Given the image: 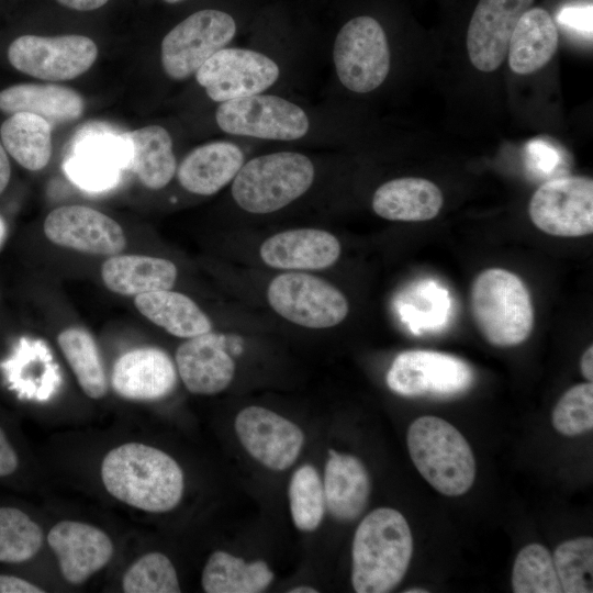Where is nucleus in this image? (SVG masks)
Returning <instances> with one entry per match:
<instances>
[{"label": "nucleus", "instance_id": "nucleus-1", "mask_svg": "<svg viewBox=\"0 0 593 593\" xmlns=\"http://www.w3.org/2000/svg\"><path fill=\"white\" fill-rule=\"evenodd\" d=\"M101 480L118 501L148 513H166L181 501L183 472L165 451L141 443L111 449L101 463Z\"/></svg>", "mask_w": 593, "mask_h": 593}, {"label": "nucleus", "instance_id": "nucleus-2", "mask_svg": "<svg viewBox=\"0 0 593 593\" xmlns=\"http://www.w3.org/2000/svg\"><path fill=\"white\" fill-rule=\"evenodd\" d=\"M413 553L405 517L391 507L370 512L358 525L351 548V584L357 593H387L404 578Z\"/></svg>", "mask_w": 593, "mask_h": 593}, {"label": "nucleus", "instance_id": "nucleus-3", "mask_svg": "<svg viewBox=\"0 0 593 593\" xmlns=\"http://www.w3.org/2000/svg\"><path fill=\"white\" fill-rule=\"evenodd\" d=\"M315 177V164L304 153L261 154L244 163L231 182V194L243 211L270 214L303 197L314 184Z\"/></svg>", "mask_w": 593, "mask_h": 593}, {"label": "nucleus", "instance_id": "nucleus-4", "mask_svg": "<svg viewBox=\"0 0 593 593\" xmlns=\"http://www.w3.org/2000/svg\"><path fill=\"white\" fill-rule=\"evenodd\" d=\"M407 448L421 475L439 493L458 496L475 478V460L462 434L437 416H422L409 427Z\"/></svg>", "mask_w": 593, "mask_h": 593}, {"label": "nucleus", "instance_id": "nucleus-5", "mask_svg": "<svg viewBox=\"0 0 593 593\" xmlns=\"http://www.w3.org/2000/svg\"><path fill=\"white\" fill-rule=\"evenodd\" d=\"M470 300L475 325L491 345L516 346L532 334L530 294L515 273L502 268L482 271L472 283Z\"/></svg>", "mask_w": 593, "mask_h": 593}, {"label": "nucleus", "instance_id": "nucleus-6", "mask_svg": "<svg viewBox=\"0 0 593 593\" xmlns=\"http://www.w3.org/2000/svg\"><path fill=\"white\" fill-rule=\"evenodd\" d=\"M216 126L233 137L295 143L314 136L315 119L298 102L275 93H257L219 103Z\"/></svg>", "mask_w": 593, "mask_h": 593}, {"label": "nucleus", "instance_id": "nucleus-7", "mask_svg": "<svg viewBox=\"0 0 593 593\" xmlns=\"http://www.w3.org/2000/svg\"><path fill=\"white\" fill-rule=\"evenodd\" d=\"M332 59L338 81L355 93L379 88L390 72L391 54L385 32L372 16L347 21L335 36Z\"/></svg>", "mask_w": 593, "mask_h": 593}, {"label": "nucleus", "instance_id": "nucleus-8", "mask_svg": "<svg viewBox=\"0 0 593 593\" xmlns=\"http://www.w3.org/2000/svg\"><path fill=\"white\" fill-rule=\"evenodd\" d=\"M237 33V23L227 12L216 9L197 11L175 25L163 38L160 63L166 76L181 81L217 51L228 46Z\"/></svg>", "mask_w": 593, "mask_h": 593}, {"label": "nucleus", "instance_id": "nucleus-9", "mask_svg": "<svg viewBox=\"0 0 593 593\" xmlns=\"http://www.w3.org/2000/svg\"><path fill=\"white\" fill-rule=\"evenodd\" d=\"M267 300L284 320L313 329L334 327L349 312L342 291L322 278L301 271L276 276L267 288Z\"/></svg>", "mask_w": 593, "mask_h": 593}, {"label": "nucleus", "instance_id": "nucleus-10", "mask_svg": "<svg viewBox=\"0 0 593 593\" xmlns=\"http://www.w3.org/2000/svg\"><path fill=\"white\" fill-rule=\"evenodd\" d=\"M281 77L279 63L254 48L226 46L214 53L194 74L213 102L267 92Z\"/></svg>", "mask_w": 593, "mask_h": 593}, {"label": "nucleus", "instance_id": "nucleus-11", "mask_svg": "<svg viewBox=\"0 0 593 593\" xmlns=\"http://www.w3.org/2000/svg\"><path fill=\"white\" fill-rule=\"evenodd\" d=\"M98 57L97 44L88 36L22 35L11 42L8 59L13 68L27 76L66 81L87 72Z\"/></svg>", "mask_w": 593, "mask_h": 593}, {"label": "nucleus", "instance_id": "nucleus-12", "mask_svg": "<svg viewBox=\"0 0 593 593\" xmlns=\"http://www.w3.org/2000/svg\"><path fill=\"white\" fill-rule=\"evenodd\" d=\"M528 214L544 233L580 237L593 232V180L568 176L542 183L533 194Z\"/></svg>", "mask_w": 593, "mask_h": 593}, {"label": "nucleus", "instance_id": "nucleus-13", "mask_svg": "<svg viewBox=\"0 0 593 593\" xmlns=\"http://www.w3.org/2000/svg\"><path fill=\"white\" fill-rule=\"evenodd\" d=\"M473 378L471 367L458 357L433 350H406L394 358L385 381L403 396H450L466 391Z\"/></svg>", "mask_w": 593, "mask_h": 593}, {"label": "nucleus", "instance_id": "nucleus-14", "mask_svg": "<svg viewBox=\"0 0 593 593\" xmlns=\"http://www.w3.org/2000/svg\"><path fill=\"white\" fill-rule=\"evenodd\" d=\"M131 161L132 149L125 133L87 128L76 136L64 169L78 187L97 192L114 187Z\"/></svg>", "mask_w": 593, "mask_h": 593}, {"label": "nucleus", "instance_id": "nucleus-15", "mask_svg": "<svg viewBox=\"0 0 593 593\" xmlns=\"http://www.w3.org/2000/svg\"><path fill=\"white\" fill-rule=\"evenodd\" d=\"M234 427L249 456L273 471L290 468L304 444V434L298 425L262 406L251 405L239 411Z\"/></svg>", "mask_w": 593, "mask_h": 593}, {"label": "nucleus", "instance_id": "nucleus-16", "mask_svg": "<svg viewBox=\"0 0 593 593\" xmlns=\"http://www.w3.org/2000/svg\"><path fill=\"white\" fill-rule=\"evenodd\" d=\"M44 233L58 246L91 255H118L126 245L118 222L86 205H64L53 210L44 221Z\"/></svg>", "mask_w": 593, "mask_h": 593}, {"label": "nucleus", "instance_id": "nucleus-17", "mask_svg": "<svg viewBox=\"0 0 593 593\" xmlns=\"http://www.w3.org/2000/svg\"><path fill=\"white\" fill-rule=\"evenodd\" d=\"M534 0H480L467 31V51L474 68L496 70L507 56L513 31Z\"/></svg>", "mask_w": 593, "mask_h": 593}, {"label": "nucleus", "instance_id": "nucleus-18", "mask_svg": "<svg viewBox=\"0 0 593 593\" xmlns=\"http://www.w3.org/2000/svg\"><path fill=\"white\" fill-rule=\"evenodd\" d=\"M47 542L58 560L63 578L71 585L82 584L103 569L114 552L107 533L78 521L67 519L54 525Z\"/></svg>", "mask_w": 593, "mask_h": 593}, {"label": "nucleus", "instance_id": "nucleus-19", "mask_svg": "<svg viewBox=\"0 0 593 593\" xmlns=\"http://www.w3.org/2000/svg\"><path fill=\"white\" fill-rule=\"evenodd\" d=\"M177 368L169 355L156 347H139L120 356L112 369L115 393L132 401H156L177 384Z\"/></svg>", "mask_w": 593, "mask_h": 593}, {"label": "nucleus", "instance_id": "nucleus-20", "mask_svg": "<svg viewBox=\"0 0 593 593\" xmlns=\"http://www.w3.org/2000/svg\"><path fill=\"white\" fill-rule=\"evenodd\" d=\"M175 365L187 390L200 395L222 392L235 374V362L222 337L212 332L183 342L176 351Z\"/></svg>", "mask_w": 593, "mask_h": 593}, {"label": "nucleus", "instance_id": "nucleus-21", "mask_svg": "<svg viewBox=\"0 0 593 593\" xmlns=\"http://www.w3.org/2000/svg\"><path fill=\"white\" fill-rule=\"evenodd\" d=\"M342 246L337 237L320 228L287 230L268 237L260 246L264 264L282 270H321L333 266Z\"/></svg>", "mask_w": 593, "mask_h": 593}, {"label": "nucleus", "instance_id": "nucleus-22", "mask_svg": "<svg viewBox=\"0 0 593 593\" xmlns=\"http://www.w3.org/2000/svg\"><path fill=\"white\" fill-rule=\"evenodd\" d=\"M246 155L234 141L217 139L194 147L177 166L179 184L197 195H213L231 183Z\"/></svg>", "mask_w": 593, "mask_h": 593}, {"label": "nucleus", "instance_id": "nucleus-23", "mask_svg": "<svg viewBox=\"0 0 593 593\" xmlns=\"http://www.w3.org/2000/svg\"><path fill=\"white\" fill-rule=\"evenodd\" d=\"M323 489L326 510L340 522L356 519L366 508L371 481L357 457L328 449Z\"/></svg>", "mask_w": 593, "mask_h": 593}, {"label": "nucleus", "instance_id": "nucleus-24", "mask_svg": "<svg viewBox=\"0 0 593 593\" xmlns=\"http://www.w3.org/2000/svg\"><path fill=\"white\" fill-rule=\"evenodd\" d=\"M440 189L430 180L403 177L389 180L372 195V210L389 221L422 222L434 219L443 206Z\"/></svg>", "mask_w": 593, "mask_h": 593}, {"label": "nucleus", "instance_id": "nucleus-25", "mask_svg": "<svg viewBox=\"0 0 593 593\" xmlns=\"http://www.w3.org/2000/svg\"><path fill=\"white\" fill-rule=\"evenodd\" d=\"M85 110L81 94L56 83H19L0 91V111L29 112L52 126L78 120Z\"/></svg>", "mask_w": 593, "mask_h": 593}, {"label": "nucleus", "instance_id": "nucleus-26", "mask_svg": "<svg viewBox=\"0 0 593 593\" xmlns=\"http://www.w3.org/2000/svg\"><path fill=\"white\" fill-rule=\"evenodd\" d=\"M177 276L172 261L145 255H113L101 267L104 286L122 295L171 289Z\"/></svg>", "mask_w": 593, "mask_h": 593}, {"label": "nucleus", "instance_id": "nucleus-27", "mask_svg": "<svg viewBox=\"0 0 593 593\" xmlns=\"http://www.w3.org/2000/svg\"><path fill=\"white\" fill-rule=\"evenodd\" d=\"M558 46V31L542 8H529L519 18L508 45V66L517 75H529L546 66Z\"/></svg>", "mask_w": 593, "mask_h": 593}, {"label": "nucleus", "instance_id": "nucleus-28", "mask_svg": "<svg viewBox=\"0 0 593 593\" xmlns=\"http://www.w3.org/2000/svg\"><path fill=\"white\" fill-rule=\"evenodd\" d=\"M136 309L167 333L191 338L212 331V322L188 295L170 289L135 295Z\"/></svg>", "mask_w": 593, "mask_h": 593}, {"label": "nucleus", "instance_id": "nucleus-29", "mask_svg": "<svg viewBox=\"0 0 593 593\" xmlns=\"http://www.w3.org/2000/svg\"><path fill=\"white\" fill-rule=\"evenodd\" d=\"M132 149L130 169L150 190L165 188L175 177L177 159L170 133L161 125H147L125 133Z\"/></svg>", "mask_w": 593, "mask_h": 593}, {"label": "nucleus", "instance_id": "nucleus-30", "mask_svg": "<svg viewBox=\"0 0 593 593\" xmlns=\"http://www.w3.org/2000/svg\"><path fill=\"white\" fill-rule=\"evenodd\" d=\"M273 581V573L262 560L247 562L223 550L209 557L201 575L206 593H259Z\"/></svg>", "mask_w": 593, "mask_h": 593}, {"label": "nucleus", "instance_id": "nucleus-31", "mask_svg": "<svg viewBox=\"0 0 593 593\" xmlns=\"http://www.w3.org/2000/svg\"><path fill=\"white\" fill-rule=\"evenodd\" d=\"M0 138L5 152L31 171L43 169L52 156V125L43 118L16 112L0 127Z\"/></svg>", "mask_w": 593, "mask_h": 593}, {"label": "nucleus", "instance_id": "nucleus-32", "mask_svg": "<svg viewBox=\"0 0 593 593\" xmlns=\"http://www.w3.org/2000/svg\"><path fill=\"white\" fill-rule=\"evenodd\" d=\"M57 343L83 393L93 400L104 398L109 382L92 335L82 327L71 326L59 333Z\"/></svg>", "mask_w": 593, "mask_h": 593}, {"label": "nucleus", "instance_id": "nucleus-33", "mask_svg": "<svg viewBox=\"0 0 593 593\" xmlns=\"http://www.w3.org/2000/svg\"><path fill=\"white\" fill-rule=\"evenodd\" d=\"M288 496L294 526L302 532L315 530L323 521L326 503L323 481L312 465H303L293 472Z\"/></svg>", "mask_w": 593, "mask_h": 593}, {"label": "nucleus", "instance_id": "nucleus-34", "mask_svg": "<svg viewBox=\"0 0 593 593\" xmlns=\"http://www.w3.org/2000/svg\"><path fill=\"white\" fill-rule=\"evenodd\" d=\"M43 530L16 507H0V562L31 560L43 545Z\"/></svg>", "mask_w": 593, "mask_h": 593}, {"label": "nucleus", "instance_id": "nucleus-35", "mask_svg": "<svg viewBox=\"0 0 593 593\" xmlns=\"http://www.w3.org/2000/svg\"><path fill=\"white\" fill-rule=\"evenodd\" d=\"M512 588L515 593H561L552 556L540 544H529L517 553Z\"/></svg>", "mask_w": 593, "mask_h": 593}, {"label": "nucleus", "instance_id": "nucleus-36", "mask_svg": "<svg viewBox=\"0 0 593 593\" xmlns=\"http://www.w3.org/2000/svg\"><path fill=\"white\" fill-rule=\"evenodd\" d=\"M564 593L593 592V538L578 537L561 542L552 557Z\"/></svg>", "mask_w": 593, "mask_h": 593}, {"label": "nucleus", "instance_id": "nucleus-37", "mask_svg": "<svg viewBox=\"0 0 593 593\" xmlns=\"http://www.w3.org/2000/svg\"><path fill=\"white\" fill-rule=\"evenodd\" d=\"M122 589L126 593H179L177 571L164 553L153 551L141 556L125 571Z\"/></svg>", "mask_w": 593, "mask_h": 593}, {"label": "nucleus", "instance_id": "nucleus-38", "mask_svg": "<svg viewBox=\"0 0 593 593\" xmlns=\"http://www.w3.org/2000/svg\"><path fill=\"white\" fill-rule=\"evenodd\" d=\"M552 426L564 436H577L593 428V384L579 383L567 390L557 402Z\"/></svg>", "mask_w": 593, "mask_h": 593}, {"label": "nucleus", "instance_id": "nucleus-39", "mask_svg": "<svg viewBox=\"0 0 593 593\" xmlns=\"http://www.w3.org/2000/svg\"><path fill=\"white\" fill-rule=\"evenodd\" d=\"M592 5L567 7L558 15V21L570 29L592 37Z\"/></svg>", "mask_w": 593, "mask_h": 593}, {"label": "nucleus", "instance_id": "nucleus-40", "mask_svg": "<svg viewBox=\"0 0 593 593\" xmlns=\"http://www.w3.org/2000/svg\"><path fill=\"white\" fill-rule=\"evenodd\" d=\"M530 159L542 170L550 169L558 160V155L549 144L535 139L527 146Z\"/></svg>", "mask_w": 593, "mask_h": 593}, {"label": "nucleus", "instance_id": "nucleus-41", "mask_svg": "<svg viewBox=\"0 0 593 593\" xmlns=\"http://www.w3.org/2000/svg\"><path fill=\"white\" fill-rule=\"evenodd\" d=\"M19 458L9 443L4 432L0 428V477H7L16 471Z\"/></svg>", "mask_w": 593, "mask_h": 593}, {"label": "nucleus", "instance_id": "nucleus-42", "mask_svg": "<svg viewBox=\"0 0 593 593\" xmlns=\"http://www.w3.org/2000/svg\"><path fill=\"white\" fill-rule=\"evenodd\" d=\"M38 585L14 575L0 574V593H44Z\"/></svg>", "mask_w": 593, "mask_h": 593}, {"label": "nucleus", "instance_id": "nucleus-43", "mask_svg": "<svg viewBox=\"0 0 593 593\" xmlns=\"http://www.w3.org/2000/svg\"><path fill=\"white\" fill-rule=\"evenodd\" d=\"M59 4L77 10L91 11L104 5L109 0H56Z\"/></svg>", "mask_w": 593, "mask_h": 593}, {"label": "nucleus", "instance_id": "nucleus-44", "mask_svg": "<svg viewBox=\"0 0 593 593\" xmlns=\"http://www.w3.org/2000/svg\"><path fill=\"white\" fill-rule=\"evenodd\" d=\"M11 177V166L7 152L0 141V194L7 188Z\"/></svg>", "mask_w": 593, "mask_h": 593}, {"label": "nucleus", "instance_id": "nucleus-45", "mask_svg": "<svg viewBox=\"0 0 593 593\" xmlns=\"http://www.w3.org/2000/svg\"><path fill=\"white\" fill-rule=\"evenodd\" d=\"M580 369L586 381L593 380V346L586 348L580 360Z\"/></svg>", "mask_w": 593, "mask_h": 593}, {"label": "nucleus", "instance_id": "nucleus-46", "mask_svg": "<svg viewBox=\"0 0 593 593\" xmlns=\"http://www.w3.org/2000/svg\"><path fill=\"white\" fill-rule=\"evenodd\" d=\"M317 592H318L317 590L309 585H298L289 590V593H317Z\"/></svg>", "mask_w": 593, "mask_h": 593}, {"label": "nucleus", "instance_id": "nucleus-47", "mask_svg": "<svg viewBox=\"0 0 593 593\" xmlns=\"http://www.w3.org/2000/svg\"><path fill=\"white\" fill-rule=\"evenodd\" d=\"M7 237V224L2 216H0V247L2 246L4 239Z\"/></svg>", "mask_w": 593, "mask_h": 593}, {"label": "nucleus", "instance_id": "nucleus-48", "mask_svg": "<svg viewBox=\"0 0 593 593\" xmlns=\"http://www.w3.org/2000/svg\"><path fill=\"white\" fill-rule=\"evenodd\" d=\"M427 592L426 590H423V589H419V588H415V589H411V590H406L405 593H425Z\"/></svg>", "mask_w": 593, "mask_h": 593}, {"label": "nucleus", "instance_id": "nucleus-49", "mask_svg": "<svg viewBox=\"0 0 593 593\" xmlns=\"http://www.w3.org/2000/svg\"><path fill=\"white\" fill-rule=\"evenodd\" d=\"M165 2L167 3H178V2H181L183 0H164Z\"/></svg>", "mask_w": 593, "mask_h": 593}]
</instances>
